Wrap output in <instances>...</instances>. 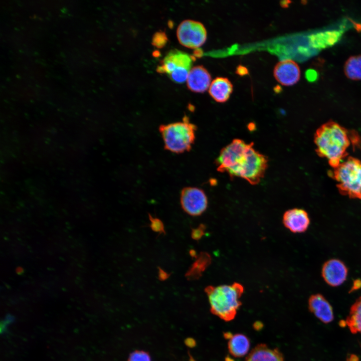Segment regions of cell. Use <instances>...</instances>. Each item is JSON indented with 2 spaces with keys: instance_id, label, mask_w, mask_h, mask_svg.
<instances>
[{
  "instance_id": "cell-1",
  "label": "cell",
  "mask_w": 361,
  "mask_h": 361,
  "mask_svg": "<svg viewBox=\"0 0 361 361\" xmlns=\"http://www.w3.org/2000/svg\"><path fill=\"white\" fill-rule=\"evenodd\" d=\"M253 146V142L234 139L221 150L216 159L217 170L227 173L232 178L239 177L251 185L258 184L267 168L268 159Z\"/></svg>"
},
{
  "instance_id": "cell-2",
  "label": "cell",
  "mask_w": 361,
  "mask_h": 361,
  "mask_svg": "<svg viewBox=\"0 0 361 361\" xmlns=\"http://www.w3.org/2000/svg\"><path fill=\"white\" fill-rule=\"evenodd\" d=\"M314 142L317 154L326 158L333 168L346 158L351 143L349 130L333 121L326 122L316 130Z\"/></svg>"
},
{
  "instance_id": "cell-3",
  "label": "cell",
  "mask_w": 361,
  "mask_h": 361,
  "mask_svg": "<svg viewBox=\"0 0 361 361\" xmlns=\"http://www.w3.org/2000/svg\"><path fill=\"white\" fill-rule=\"evenodd\" d=\"M244 291L243 286L238 282L206 287L205 291L211 313L225 321L233 320L242 305L240 298Z\"/></svg>"
},
{
  "instance_id": "cell-4",
  "label": "cell",
  "mask_w": 361,
  "mask_h": 361,
  "mask_svg": "<svg viewBox=\"0 0 361 361\" xmlns=\"http://www.w3.org/2000/svg\"><path fill=\"white\" fill-rule=\"evenodd\" d=\"M197 126L191 122L188 116L182 121L160 125L159 131L165 149L179 154L189 151L196 138Z\"/></svg>"
},
{
  "instance_id": "cell-5",
  "label": "cell",
  "mask_w": 361,
  "mask_h": 361,
  "mask_svg": "<svg viewBox=\"0 0 361 361\" xmlns=\"http://www.w3.org/2000/svg\"><path fill=\"white\" fill-rule=\"evenodd\" d=\"M331 176L337 182L339 192L351 199H361V161L348 156L336 168Z\"/></svg>"
},
{
  "instance_id": "cell-6",
  "label": "cell",
  "mask_w": 361,
  "mask_h": 361,
  "mask_svg": "<svg viewBox=\"0 0 361 361\" xmlns=\"http://www.w3.org/2000/svg\"><path fill=\"white\" fill-rule=\"evenodd\" d=\"M193 59L189 54L178 50L169 51L157 68V71L165 73L175 83L187 81L191 69Z\"/></svg>"
},
{
  "instance_id": "cell-7",
  "label": "cell",
  "mask_w": 361,
  "mask_h": 361,
  "mask_svg": "<svg viewBox=\"0 0 361 361\" xmlns=\"http://www.w3.org/2000/svg\"><path fill=\"white\" fill-rule=\"evenodd\" d=\"M176 35L179 43L187 48L197 49L203 45L207 40V33L200 22L187 20L178 26Z\"/></svg>"
},
{
  "instance_id": "cell-8",
  "label": "cell",
  "mask_w": 361,
  "mask_h": 361,
  "mask_svg": "<svg viewBox=\"0 0 361 361\" xmlns=\"http://www.w3.org/2000/svg\"><path fill=\"white\" fill-rule=\"evenodd\" d=\"M180 204L183 210L190 216L202 215L208 207V199L204 191L198 188L187 187L181 191Z\"/></svg>"
},
{
  "instance_id": "cell-9",
  "label": "cell",
  "mask_w": 361,
  "mask_h": 361,
  "mask_svg": "<svg viewBox=\"0 0 361 361\" xmlns=\"http://www.w3.org/2000/svg\"><path fill=\"white\" fill-rule=\"evenodd\" d=\"M273 75L276 81L283 86L295 84L300 79V70L298 65L290 59L282 60L274 67Z\"/></svg>"
},
{
  "instance_id": "cell-10",
  "label": "cell",
  "mask_w": 361,
  "mask_h": 361,
  "mask_svg": "<svg viewBox=\"0 0 361 361\" xmlns=\"http://www.w3.org/2000/svg\"><path fill=\"white\" fill-rule=\"evenodd\" d=\"M347 269L341 261L332 259L326 261L322 268V276L325 281L331 286H338L346 280Z\"/></svg>"
},
{
  "instance_id": "cell-11",
  "label": "cell",
  "mask_w": 361,
  "mask_h": 361,
  "mask_svg": "<svg viewBox=\"0 0 361 361\" xmlns=\"http://www.w3.org/2000/svg\"><path fill=\"white\" fill-rule=\"evenodd\" d=\"M282 223L284 227L291 232L300 233L306 231L310 224V219L305 210L294 208L284 213Z\"/></svg>"
},
{
  "instance_id": "cell-12",
  "label": "cell",
  "mask_w": 361,
  "mask_h": 361,
  "mask_svg": "<svg viewBox=\"0 0 361 361\" xmlns=\"http://www.w3.org/2000/svg\"><path fill=\"white\" fill-rule=\"evenodd\" d=\"M211 79L210 74L205 68L202 66H195L189 72L187 85L192 92L203 93L209 88Z\"/></svg>"
},
{
  "instance_id": "cell-13",
  "label": "cell",
  "mask_w": 361,
  "mask_h": 361,
  "mask_svg": "<svg viewBox=\"0 0 361 361\" xmlns=\"http://www.w3.org/2000/svg\"><path fill=\"white\" fill-rule=\"evenodd\" d=\"M308 308L311 313L324 323H330L334 319L332 306L320 294L310 296L308 300Z\"/></svg>"
},
{
  "instance_id": "cell-14",
  "label": "cell",
  "mask_w": 361,
  "mask_h": 361,
  "mask_svg": "<svg viewBox=\"0 0 361 361\" xmlns=\"http://www.w3.org/2000/svg\"><path fill=\"white\" fill-rule=\"evenodd\" d=\"M245 361H284V357L278 348L259 343L251 350Z\"/></svg>"
},
{
  "instance_id": "cell-15",
  "label": "cell",
  "mask_w": 361,
  "mask_h": 361,
  "mask_svg": "<svg viewBox=\"0 0 361 361\" xmlns=\"http://www.w3.org/2000/svg\"><path fill=\"white\" fill-rule=\"evenodd\" d=\"M233 91L231 81L227 78L218 77L214 79L209 87V93L219 103H224L230 98Z\"/></svg>"
},
{
  "instance_id": "cell-16",
  "label": "cell",
  "mask_w": 361,
  "mask_h": 361,
  "mask_svg": "<svg viewBox=\"0 0 361 361\" xmlns=\"http://www.w3.org/2000/svg\"><path fill=\"white\" fill-rule=\"evenodd\" d=\"M343 31L329 30L313 34L309 37L310 45L317 49H323L330 47L337 43L341 39Z\"/></svg>"
},
{
  "instance_id": "cell-17",
  "label": "cell",
  "mask_w": 361,
  "mask_h": 361,
  "mask_svg": "<svg viewBox=\"0 0 361 361\" xmlns=\"http://www.w3.org/2000/svg\"><path fill=\"white\" fill-rule=\"evenodd\" d=\"M250 347L249 338L242 333L233 334L228 339V348L229 353L234 357H242L246 355Z\"/></svg>"
},
{
  "instance_id": "cell-18",
  "label": "cell",
  "mask_w": 361,
  "mask_h": 361,
  "mask_svg": "<svg viewBox=\"0 0 361 361\" xmlns=\"http://www.w3.org/2000/svg\"><path fill=\"white\" fill-rule=\"evenodd\" d=\"M346 322L352 333H361V297L351 306Z\"/></svg>"
},
{
  "instance_id": "cell-19",
  "label": "cell",
  "mask_w": 361,
  "mask_h": 361,
  "mask_svg": "<svg viewBox=\"0 0 361 361\" xmlns=\"http://www.w3.org/2000/svg\"><path fill=\"white\" fill-rule=\"evenodd\" d=\"M345 76L352 80H361V55L350 57L344 66Z\"/></svg>"
},
{
  "instance_id": "cell-20",
  "label": "cell",
  "mask_w": 361,
  "mask_h": 361,
  "mask_svg": "<svg viewBox=\"0 0 361 361\" xmlns=\"http://www.w3.org/2000/svg\"><path fill=\"white\" fill-rule=\"evenodd\" d=\"M127 361H151V358L148 352L137 350L129 354Z\"/></svg>"
},
{
  "instance_id": "cell-21",
  "label": "cell",
  "mask_w": 361,
  "mask_h": 361,
  "mask_svg": "<svg viewBox=\"0 0 361 361\" xmlns=\"http://www.w3.org/2000/svg\"><path fill=\"white\" fill-rule=\"evenodd\" d=\"M149 220L150 227L153 231L159 233H165L163 224L159 219L153 218L149 215Z\"/></svg>"
},
{
  "instance_id": "cell-22",
  "label": "cell",
  "mask_w": 361,
  "mask_h": 361,
  "mask_svg": "<svg viewBox=\"0 0 361 361\" xmlns=\"http://www.w3.org/2000/svg\"><path fill=\"white\" fill-rule=\"evenodd\" d=\"M165 40L164 33H156L153 38V44L157 47H161L164 44Z\"/></svg>"
},
{
  "instance_id": "cell-23",
  "label": "cell",
  "mask_w": 361,
  "mask_h": 361,
  "mask_svg": "<svg viewBox=\"0 0 361 361\" xmlns=\"http://www.w3.org/2000/svg\"><path fill=\"white\" fill-rule=\"evenodd\" d=\"M204 232L205 226L201 225L198 228L192 230V237L195 240H199L204 235Z\"/></svg>"
},
{
  "instance_id": "cell-24",
  "label": "cell",
  "mask_w": 361,
  "mask_h": 361,
  "mask_svg": "<svg viewBox=\"0 0 361 361\" xmlns=\"http://www.w3.org/2000/svg\"><path fill=\"white\" fill-rule=\"evenodd\" d=\"M306 77L309 81H313L316 78V72L313 70H308Z\"/></svg>"
},
{
  "instance_id": "cell-25",
  "label": "cell",
  "mask_w": 361,
  "mask_h": 361,
  "mask_svg": "<svg viewBox=\"0 0 361 361\" xmlns=\"http://www.w3.org/2000/svg\"><path fill=\"white\" fill-rule=\"evenodd\" d=\"M361 288V280L359 279H356L354 281L353 285L349 291V292L354 291Z\"/></svg>"
},
{
  "instance_id": "cell-26",
  "label": "cell",
  "mask_w": 361,
  "mask_h": 361,
  "mask_svg": "<svg viewBox=\"0 0 361 361\" xmlns=\"http://www.w3.org/2000/svg\"><path fill=\"white\" fill-rule=\"evenodd\" d=\"M346 361H359V359L356 354L348 353L346 356Z\"/></svg>"
},
{
  "instance_id": "cell-27",
  "label": "cell",
  "mask_w": 361,
  "mask_h": 361,
  "mask_svg": "<svg viewBox=\"0 0 361 361\" xmlns=\"http://www.w3.org/2000/svg\"><path fill=\"white\" fill-rule=\"evenodd\" d=\"M339 324L340 325V326L341 327H344L345 326V325H347L346 321H344V320H340L339 321Z\"/></svg>"
}]
</instances>
